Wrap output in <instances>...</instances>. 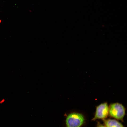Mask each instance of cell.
<instances>
[{"mask_svg": "<svg viewBox=\"0 0 127 127\" xmlns=\"http://www.w3.org/2000/svg\"><path fill=\"white\" fill-rule=\"evenodd\" d=\"M125 112V109L124 106L118 103L111 104L109 107L110 115L117 119L123 121Z\"/></svg>", "mask_w": 127, "mask_h": 127, "instance_id": "obj_1", "label": "cell"}, {"mask_svg": "<svg viewBox=\"0 0 127 127\" xmlns=\"http://www.w3.org/2000/svg\"><path fill=\"white\" fill-rule=\"evenodd\" d=\"M85 120L84 117L81 114L73 113L69 115L66 120L67 127H80Z\"/></svg>", "mask_w": 127, "mask_h": 127, "instance_id": "obj_2", "label": "cell"}, {"mask_svg": "<svg viewBox=\"0 0 127 127\" xmlns=\"http://www.w3.org/2000/svg\"><path fill=\"white\" fill-rule=\"evenodd\" d=\"M109 112V107L107 102L100 104L96 107L95 116L92 120L105 119L107 117Z\"/></svg>", "mask_w": 127, "mask_h": 127, "instance_id": "obj_3", "label": "cell"}, {"mask_svg": "<svg viewBox=\"0 0 127 127\" xmlns=\"http://www.w3.org/2000/svg\"><path fill=\"white\" fill-rule=\"evenodd\" d=\"M103 120L106 127H124L120 123L115 119H105Z\"/></svg>", "mask_w": 127, "mask_h": 127, "instance_id": "obj_4", "label": "cell"}, {"mask_svg": "<svg viewBox=\"0 0 127 127\" xmlns=\"http://www.w3.org/2000/svg\"><path fill=\"white\" fill-rule=\"evenodd\" d=\"M97 127H106L101 124L99 122H98L97 124Z\"/></svg>", "mask_w": 127, "mask_h": 127, "instance_id": "obj_5", "label": "cell"}, {"mask_svg": "<svg viewBox=\"0 0 127 127\" xmlns=\"http://www.w3.org/2000/svg\"><path fill=\"white\" fill-rule=\"evenodd\" d=\"M5 101V99H3L0 101V103L2 104L4 103Z\"/></svg>", "mask_w": 127, "mask_h": 127, "instance_id": "obj_6", "label": "cell"}]
</instances>
